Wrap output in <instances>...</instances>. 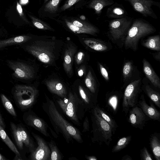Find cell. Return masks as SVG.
I'll list each match as a JSON object with an SVG mask.
<instances>
[{
  "mask_svg": "<svg viewBox=\"0 0 160 160\" xmlns=\"http://www.w3.org/2000/svg\"><path fill=\"white\" fill-rule=\"evenodd\" d=\"M30 40L25 46L26 51L43 64L54 66L59 59L64 45L63 41L54 37Z\"/></svg>",
  "mask_w": 160,
  "mask_h": 160,
  "instance_id": "obj_1",
  "label": "cell"
},
{
  "mask_svg": "<svg viewBox=\"0 0 160 160\" xmlns=\"http://www.w3.org/2000/svg\"><path fill=\"white\" fill-rule=\"evenodd\" d=\"M42 103L43 111L48 115L51 123L58 134L61 133L68 143L75 140L82 143V134L76 127L69 122L58 110L54 102L47 96Z\"/></svg>",
  "mask_w": 160,
  "mask_h": 160,
  "instance_id": "obj_2",
  "label": "cell"
},
{
  "mask_svg": "<svg viewBox=\"0 0 160 160\" xmlns=\"http://www.w3.org/2000/svg\"><path fill=\"white\" fill-rule=\"evenodd\" d=\"M156 31L155 28L145 20L140 18L133 20L125 38V49L136 51L140 39Z\"/></svg>",
  "mask_w": 160,
  "mask_h": 160,
  "instance_id": "obj_3",
  "label": "cell"
},
{
  "mask_svg": "<svg viewBox=\"0 0 160 160\" xmlns=\"http://www.w3.org/2000/svg\"><path fill=\"white\" fill-rule=\"evenodd\" d=\"M57 102L64 113L75 124L80 126V119L84 116L86 108L75 93L69 92L66 98L59 99Z\"/></svg>",
  "mask_w": 160,
  "mask_h": 160,
  "instance_id": "obj_4",
  "label": "cell"
},
{
  "mask_svg": "<svg viewBox=\"0 0 160 160\" xmlns=\"http://www.w3.org/2000/svg\"><path fill=\"white\" fill-rule=\"evenodd\" d=\"M92 123V142H97L99 145L103 143L109 146L112 141L113 132L109 124L99 116L94 108L90 110Z\"/></svg>",
  "mask_w": 160,
  "mask_h": 160,
  "instance_id": "obj_5",
  "label": "cell"
},
{
  "mask_svg": "<svg viewBox=\"0 0 160 160\" xmlns=\"http://www.w3.org/2000/svg\"><path fill=\"white\" fill-rule=\"evenodd\" d=\"M12 93L17 107L25 111L31 109L35 103L38 91L30 86L18 85L12 89Z\"/></svg>",
  "mask_w": 160,
  "mask_h": 160,
  "instance_id": "obj_6",
  "label": "cell"
},
{
  "mask_svg": "<svg viewBox=\"0 0 160 160\" xmlns=\"http://www.w3.org/2000/svg\"><path fill=\"white\" fill-rule=\"evenodd\" d=\"M141 91V80H134L126 87L122 98V111L126 116L129 110L137 105L138 101V96Z\"/></svg>",
  "mask_w": 160,
  "mask_h": 160,
  "instance_id": "obj_7",
  "label": "cell"
},
{
  "mask_svg": "<svg viewBox=\"0 0 160 160\" xmlns=\"http://www.w3.org/2000/svg\"><path fill=\"white\" fill-rule=\"evenodd\" d=\"M133 20L132 18L128 16L110 21L108 24L109 35L114 40L125 38Z\"/></svg>",
  "mask_w": 160,
  "mask_h": 160,
  "instance_id": "obj_8",
  "label": "cell"
},
{
  "mask_svg": "<svg viewBox=\"0 0 160 160\" xmlns=\"http://www.w3.org/2000/svg\"><path fill=\"white\" fill-rule=\"evenodd\" d=\"M128 2L137 12L145 17L157 19L158 17L152 8V6L160 8V2L153 0H124Z\"/></svg>",
  "mask_w": 160,
  "mask_h": 160,
  "instance_id": "obj_9",
  "label": "cell"
},
{
  "mask_svg": "<svg viewBox=\"0 0 160 160\" xmlns=\"http://www.w3.org/2000/svg\"><path fill=\"white\" fill-rule=\"evenodd\" d=\"M22 119L27 125L34 128L46 137L50 136L48 132L49 127L47 123L31 109L24 113Z\"/></svg>",
  "mask_w": 160,
  "mask_h": 160,
  "instance_id": "obj_10",
  "label": "cell"
},
{
  "mask_svg": "<svg viewBox=\"0 0 160 160\" xmlns=\"http://www.w3.org/2000/svg\"><path fill=\"white\" fill-rule=\"evenodd\" d=\"M32 135L36 141L38 147L31 153L30 159L31 160H48L50 157L51 151L45 141L39 135L33 132Z\"/></svg>",
  "mask_w": 160,
  "mask_h": 160,
  "instance_id": "obj_11",
  "label": "cell"
},
{
  "mask_svg": "<svg viewBox=\"0 0 160 160\" xmlns=\"http://www.w3.org/2000/svg\"><path fill=\"white\" fill-rule=\"evenodd\" d=\"M128 113V122L132 126L140 130L143 129L146 122L150 119L137 105L131 108Z\"/></svg>",
  "mask_w": 160,
  "mask_h": 160,
  "instance_id": "obj_12",
  "label": "cell"
},
{
  "mask_svg": "<svg viewBox=\"0 0 160 160\" xmlns=\"http://www.w3.org/2000/svg\"><path fill=\"white\" fill-rule=\"evenodd\" d=\"M9 64L14 71L15 76L18 78L27 79L33 77L34 73V70L28 64L18 62H10Z\"/></svg>",
  "mask_w": 160,
  "mask_h": 160,
  "instance_id": "obj_13",
  "label": "cell"
},
{
  "mask_svg": "<svg viewBox=\"0 0 160 160\" xmlns=\"http://www.w3.org/2000/svg\"><path fill=\"white\" fill-rule=\"evenodd\" d=\"M77 50V47L71 43H68L65 48L63 67L66 73L69 77L73 75L72 64L74 55Z\"/></svg>",
  "mask_w": 160,
  "mask_h": 160,
  "instance_id": "obj_14",
  "label": "cell"
},
{
  "mask_svg": "<svg viewBox=\"0 0 160 160\" xmlns=\"http://www.w3.org/2000/svg\"><path fill=\"white\" fill-rule=\"evenodd\" d=\"M150 105L147 103L143 95H142L140 100L138 101L137 105L142 110L145 114L150 119L160 121V112L151 101H149Z\"/></svg>",
  "mask_w": 160,
  "mask_h": 160,
  "instance_id": "obj_15",
  "label": "cell"
},
{
  "mask_svg": "<svg viewBox=\"0 0 160 160\" xmlns=\"http://www.w3.org/2000/svg\"><path fill=\"white\" fill-rule=\"evenodd\" d=\"M45 84L52 93L63 99L67 97L68 92L66 87L60 81L51 79L45 81Z\"/></svg>",
  "mask_w": 160,
  "mask_h": 160,
  "instance_id": "obj_16",
  "label": "cell"
},
{
  "mask_svg": "<svg viewBox=\"0 0 160 160\" xmlns=\"http://www.w3.org/2000/svg\"><path fill=\"white\" fill-rule=\"evenodd\" d=\"M106 16L110 18L118 19L128 16V12L122 4L114 2L106 11Z\"/></svg>",
  "mask_w": 160,
  "mask_h": 160,
  "instance_id": "obj_17",
  "label": "cell"
},
{
  "mask_svg": "<svg viewBox=\"0 0 160 160\" xmlns=\"http://www.w3.org/2000/svg\"><path fill=\"white\" fill-rule=\"evenodd\" d=\"M143 72L147 78L156 88H160V80L149 62L145 59L142 61Z\"/></svg>",
  "mask_w": 160,
  "mask_h": 160,
  "instance_id": "obj_18",
  "label": "cell"
},
{
  "mask_svg": "<svg viewBox=\"0 0 160 160\" xmlns=\"http://www.w3.org/2000/svg\"><path fill=\"white\" fill-rule=\"evenodd\" d=\"M84 43L89 48L97 51L103 52L108 49V46L103 41L91 38H82Z\"/></svg>",
  "mask_w": 160,
  "mask_h": 160,
  "instance_id": "obj_19",
  "label": "cell"
},
{
  "mask_svg": "<svg viewBox=\"0 0 160 160\" xmlns=\"http://www.w3.org/2000/svg\"><path fill=\"white\" fill-rule=\"evenodd\" d=\"M18 124L21 131L23 145L31 153L33 152L36 148L34 142L24 126L21 123Z\"/></svg>",
  "mask_w": 160,
  "mask_h": 160,
  "instance_id": "obj_20",
  "label": "cell"
},
{
  "mask_svg": "<svg viewBox=\"0 0 160 160\" xmlns=\"http://www.w3.org/2000/svg\"><path fill=\"white\" fill-rule=\"evenodd\" d=\"M10 129L15 144L20 152H23L24 150L23 145L21 131L18 124L11 122L10 124Z\"/></svg>",
  "mask_w": 160,
  "mask_h": 160,
  "instance_id": "obj_21",
  "label": "cell"
},
{
  "mask_svg": "<svg viewBox=\"0 0 160 160\" xmlns=\"http://www.w3.org/2000/svg\"><path fill=\"white\" fill-rule=\"evenodd\" d=\"M65 22L68 28L75 33H85L94 35L99 32L98 28L93 25L88 27H79L74 25L71 22L67 21H66Z\"/></svg>",
  "mask_w": 160,
  "mask_h": 160,
  "instance_id": "obj_22",
  "label": "cell"
},
{
  "mask_svg": "<svg viewBox=\"0 0 160 160\" xmlns=\"http://www.w3.org/2000/svg\"><path fill=\"white\" fill-rule=\"evenodd\" d=\"M149 143L152 151L156 160H160V135L156 132L151 134Z\"/></svg>",
  "mask_w": 160,
  "mask_h": 160,
  "instance_id": "obj_23",
  "label": "cell"
},
{
  "mask_svg": "<svg viewBox=\"0 0 160 160\" xmlns=\"http://www.w3.org/2000/svg\"><path fill=\"white\" fill-rule=\"evenodd\" d=\"M94 108L98 115L110 125L112 128L113 133V134H114L118 127L115 119L103 108L100 107L98 104H97Z\"/></svg>",
  "mask_w": 160,
  "mask_h": 160,
  "instance_id": "obj_24",
  "label": "cell"
},
{
  "mask_svg": "<svg viewBox=\"0 0 160 160\" xmlns=\"http://www.w3.org/2000/svg\"><path fill=\"white\" fill-rule=\"evenodd\" d=\"M115 2L113 0H92L88 6L94 10L95 13L100 15L105 7L111 5Z\"/></svg>",
  "mask_w": 160,
  "mask_h": 160,
  "instance_id": "obj_25",
  "label": "cell"
},
{
  "mask_svg": "<svg viewBox=\"0 0 160 160\" xmlns=\"http://www.w3.org/2000/svg\"><path fill=\"white\" fill-rule=\"evenodd\" d=\"M120 100L121 98L116 94L107 96L106 98V107L110 111L115 114L118 110Z\"/></svg>",
  "mask_w": 160,
  "mask_h": 160,
  "instance_id": "obj_26",
  "label": "cell"
},
{
  "mask_svg": "<svg viewBox=\"0 0 160 160\" xmlns=\"http://www.w3.org/2000/svg\"><path fill=\"white\" fill-rule=\"evenodd\" d=\"M0 138L5 143L9 148L15 154V155L22 158L23 160L20 152L16 145L11 140L4 129L0 124Z\"/></svg>",
  "mask_w": 160,
  "mask_h": 160,
  "instance_id": "obj_27",
  "label": "cell"
},
{
  "mask_svg": "<svg viewBox=\"0 0 160 160\" xmlns=\"http://www.w3.org/2000/svg\"><path fill=\"white\" fill-rule=\"evenodd\" d=\"M144 47L149 49L160 51V36L159 35H156L148 37L142 43Z\"/></svg>",
  "mask_w": 160,
  "mask_h": 160,
  "instance_id": "obj_28",
  "label": "cell"
},
{
  "mask_svg": "<svg viewBox=\"0 0 160 160\" xmlns=\"http://www.w3.org/2000/svg\"><path fill=\"white\" fill-rule=\"evenodd\" d=\"M32 38L28 36H20L5 40H0V48L14 44L22 43Z\"/></svg>",
  "mask_w": 160,
  "mask_h": 160,
  "instance_id": "obj_29",
  "label": "cell"
},
{
  "mask_svg": "<svg viewBox=\"0 0 160 160\" xmlns=\"http://www.w3.org/2000/svg\"><path fill=\"white\" fill-rule=\"evenodd\" d=\"M144 91L151 101L158 108H160V94L149 85L144 87Z\"/></svg>",
  "mask_w": 160,
  "mask_h": 160,
  "instance_id": "obj_30",
  "label": "cell"
},
{
  "mask_svg": "<svg viewBox=\"0 0 160 160\" xmlns=\"http://www.w3.org/2000/svg\"><path fill=\"white\" fill-rule=\"evenodd\" d=\"M132 139V136L129 135L124 137L120 139L112 149V153L118 152L125 148L130 143Z\"/></svg>",
  "mask_w": 160,
  "mask_h": 160,
  "instance_id": "obj_31",
  "label": "cell"
},
{
  "mask_svg": "<svg viewBox=\"0 0 160 160\" xmlns=\"http://www.w3.org/2000/svg\"><path fill=\"white\" fill-rule=\"evenodd\" d=\"M0 98L2 105L7 111L13 117H17L15 109L10 100L3 94H1Z\"/></svg>",
  "mask_w": 160,
  "mask_h": 160,
  "instance_id": "obj_32",
  "label": "cell"
},
{
  "mask_svg": "<svg viewBox=\"0 0 160 160\" xmlns=\"http://www.w3.org/2000/svg\"><path fill=\"white\" fill-rule=\"evenodd\" d=\"M49 146L51 151L49 160H61L62 156L54 141L51 140L49 143Z\"/></svg>",
  "mask_w": 160,
  "mask_h": 160,
  "instance_id": "obj_33",
  "label": "cell"
},
{
  "mask_svg": "<svg viewBox=\"0 0 160 160\" xmlns=\"http://www.w3.org/2000/svg\"><path fill=\"white\" fill-rule=\"evenodd\" d=\"M85 85L90 92L94 95L96 92V87L92 72L89 70L85 80Z\"/></svg>",
  "mask_w": 160,
  "mask_h": 160,
  "instance_id": "obj_34",
  "label": "cell"
},
{
  "mask_svg": "<svg viewBox=\"0 0 160 160\" xmlns=\"http://www.w3.org/2000/svg\"><path fill=\"white\" fill-rule=\"evenodd\" d=\"M133 69V64L131 61H127L124 63L122 68V75L125 80L130 77Z\"/></svg>",
  "mask_w": 160,
  "mask_h": 160,
  "instance_id": "obj_35",
  "label": "cell"
},
{
  "mask_svg": "<svg viewBox=\"0 0 160 160\" xmlns=\"http://www.w3.org/2000/svg\"><path fill=\"white\" fill-rule=\"evenodd\" d=\"M61 0H51L45 7L44 11L50 13H55L57 10L58 5Z\"/></svg>",
  "mask_w": 160,
  "mask_h": 160,
  "instance_id": "obj_36",
  "label": "cell"
},
{
  "mask_svg": "<svg viewBox=\"0 0 160 160\" xmlns=\"http://www.w3.org/2000/svg\"><path fill=\"white\" fill-rule=\"evenodd\" d=\"M30 17L33 25L38 28L43 30H52V28L46 23L31 16Z\"/></svg>",
  "mask_w": 160,
  "mask_h": 160,
  "instance_id": "obj_37",
  "label": "cell"
},
{
  "mask_svg": "<svg viewBox=\"0 0 160 160\" xmlns=\"http://www.w3.org/2000/svg\"><path fill=\"white\" fill-rule=\"evenodd\" d=\"M140 156L141 160H152L151 155L145 147H144L140 150Z\"/></svg>",
  "mask_w": 160,
  "mask_h": 160,
  "instance_id": "obj_38",
  "label": "cell"
},
{
  "mask_svg": "<svg viewBox=\"0 0 160 160\" xmlns=\"http://www.w3.org/2000/svg\"><path fill=\"white\" fill-rule=\"evenodd\" d=\"M85 54L84 52L82 51L78 52L74 57L76 63L79 65L83 62L84 57Z\"/></svg>",
  "mask_w": 160,
  "mask_h": 160,
  "instance_id": "obj_39",
  "label": "cell"
},
{
  "mask_svg": "<svg viewBox=\"0 0 160 160\" xmlns=\"http://www.w3.org/2000/svg\"><path fill=\"white\" fill-rule=\"evenodd\" d=\"M74 25L79 27H91L93 25L86 22L75 20L71 22Z\"/></svg>",
  "mask_w": 160,
  "mask_h": 160,
  "instance_id": "obj_40",
  "label": "cell"
},
{
  "mask_svg": "<svg viewBox=\"0 0 160 160\" xmlns=\"http://www.w3.org/2000/svg\"><path fill=\"white\" fill-rule=\"evenodd\" d=\"M99 66L102 76L106 81H108L109 77L107 71L103 66L100 63L99 64Z\"/></svg>",
  "mask_w": 160,
  "mask_h": 160,
  "instance_id": "obj_41",
  "label": "cell"
},
{
  "mask_svg": "<svg viewBox=\"0 0 160 160\" xmlns=\"http://www.w3.org/2000/svg\"><path fill=\"white\" fill-rule=\"evenodd\" d=\"M80 0H68L62 7V10H65L74 5Z\"/></svg>",
  "mask_w": 160,
  "mask_h": 160,
  "instance_id": "obj_42",
  "label": "cell"
},
{
  "mask_svg": "<svg viewBox=\"0 0 160 160\" xmlns=\"http://www.w3.org/2000/svg\"><path fill=\"white\" fill-rule=\"evenodd\" d=\"M82 127V132H86L89 131L90 127L89 121L87 117H86L84 120L83 123Z\"/></svg>",
  "mask_w": 160,
  "mask_h": 160,
  "instance_id": "obj_43",
  "label": "cell"
},
{
  "mask_svg": "<svg viewBox=\"0 0 160 160\" xmlns=\"http://www.w3.org/2000/svg\"><path fill=\"white\" fill-rule=\"evenodd\" d=\"M16 7L17 11L18 12L20 16L24 20L27 22L28 21L26 19L23 13L22 7L18 2H17Z\"/></svg>",
  "mask_w": 160,
  "mask_h": 160,
  "instance_id": "obj_44",
  "label": "cell"
},
{
  "mask_svg": "<svg viewBox=\"0 0 160 160\" xmlns=\"http://www.w3.org/2000/svg\"><path fill=\"white\" fill-rule=\"evenodd\" d=\"M0 124L3 127V128L5 129L6 127V125L5 122L4 121V119L1 114L0 112Z\"/></svg>",
  "mask_w": 160,
  "mask_h": 160,
  "instance_id": "obj_45",
  "label": "cell"
},
{
  "mask_svg": "<svg viewBox=\"0 0 160 160\" xmlns=\"http://www.w3.org/2000/svg\"><path fill=\"white\" fill-rule=\"evenodd\" d=\"M153 56L154 58L157 61H160V51L158 52L152 53Z\"/></svg>",
  "mask_w": 160,
  "mask_h": 160,
  "instance_id": "obj_46",
  "label": "cell"
},
{
  "mask_svg": "<svg viewBox=\"0 0 160 160\" xmlns=\"http://www.w3.org/2000/svg\"><path fill=\"white\" fill-rule=\"evenodd\" d=\"M84 72L83 68H81L79 69L78 71V74L79 76L82 77L83 75Z\"/></svg>",
  "mask_w": 160,
  "mask_h": 160,
  "instance_id": "obj_47",
  "label": "cell"
},
{
  "mask_svg": "<svg viewBox=\"0 0 160 160\" xmlns=\"http://www.w3.org/2000/svg\"><path fill=\"white\" fill-rule=\"evenodd\" d=\"M86 158L88 160H97L98 159L96 157L94 156H86Z\"/></svg>",
  "mask_w": 160,
  "mask_h": 160,
  "instance_id": "obj_48",
  "label": "cell"
},
{
  "mask_svg": "<svg viewBox=\"0 0 160 160\" xmlns=\"http://www.w3.org/2000/svg\"><path fill=\"white\" fill-rule=\"evenodd\" d=\"M121 160H132V159L130 156L126 155L122 158Z\"/></svg>",
  "mask_w": 160,
  "mask_h": 160,
  "instance_id": "obj_49",
  "label": "cell"
},
{
  "mask_svg": "<svg viewBox=\"0 0 160 160\" xmlns=\"http://www.w3.org/2000/svg\"><path fill=\"white\" fill-rule=\"evenodd\" d=\"M28 0H20V3L22 5H25L28 3Z\"/></svg>",
  "mask_w": 160,
  "mask_h": 160,
  "instance_id": "obj_50",
  "label": "cell"
},
{
  "mask_svg": "<svg viewBox=\"0 0 160 160\" xmlns=\"http://www.w3.org/2000/svg\"><path fill=\"white\" fill-rule=\"evenodd\" d=\"M8 159H7L6 157L4 156L3 155L0 153V160H7Z\"/></svg>",
  "mask_w": 160,
  "mask_h": 160,
  "instance_id": "obj_51",
  "label": "cell"
},
{
  "mask_svg": "<svg viewBox=\"0 0 160 160\" xmlns=\"http://www.w3.org/2000/svg\"><path fill=\"white\" fill-rule=\"evenodd\" d=\"M80 18L82 20H85L86 19L85 17L83 15H82V16H81L80 17Z\"/></svg>",
  "mask_w": 160,
  "mask_h": 160,
  "instance_id": "obj_52",
  "label": "cell"
}]
</instances>
